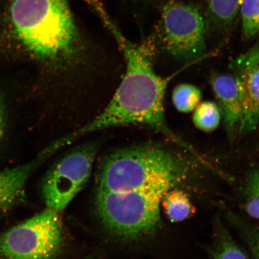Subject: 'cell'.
Masks as SVG:
<instances>
[{
	"label": "cell",
	"instance_id": "cell-1",
	"mask_svg": "<svg viewBox=\"0 0 259 259\" xmlns=\"http://www.w3.org/2000/svg\"><path fill=\"white\" fill-rule=\"evenodd\" d=\"M184 167L180 158L157 144L131 146L106 155L96 201L103 224L127 238L153 231L160 223L162 199L184 177Z\"/></svg>",
	"mask_w": 259,
	"mask_h": 259
},
{
	"label": "cell",
	"instance_id": "cell-2",
	"mask_svg": "<svg viewBox=\"0 0 259 259\" xmlns=\"http://www.w3.org/2000/svg\"><path fill=\"white\" fill-rule=\"evenodd\" d=\"M124 53L126 71L120 85L109 104L89 124L54 142L57 149L94 132L125 125H145L171 141L189 146L168 127L164 112L165 92L169 79L155 72L150 49L132 43L109 18L104 21Z\"/></svg>",
	"mask_w": 259,
	"mask_h": 259
},
{
	"label": "cell",
	"instance_id": "cell-3",
	"mask_svg": "<svg viewBox=\"0 0 259 259\" xmlns=\"http://www.w3.org/2000/svg\"><path fill=\"white\" fill-rule=\"evenodd\" d=\"M8 19L13 35L34 57L54 61L73 56L77 30L67 0H12Z\"/></svg>",
	"mask_w": 259,
	"mask_h": 259
},
{
	"label": "cell",
	"instance_id": "cell-4",
	"mask_svg": "<svg viewBox=\"0 0 259 259\" xmlns=\"http://www.w3.org/2000/svg\"><path fill=\"white\" fill-rule=\"evenodd\" d=\"M58 212L48 208L0 233V259H53L62 244Z\"/></svg>",
	"mask_w": 259,
	"mask_h": 259
},
{
	"label": "cell",
	"instance_id": "cell-5",
	"mask_svg": "<svg viewBox=\"0 0 259 259\" xmlns=\"http://www.w3.org/2000/svg\"><path fill=\"white\" fill-rule=\"evenodd\" d=\"M100 144L90 142L58 160L48 171L41 186L48 208L60 211L72 202L89 179Z\"/></svg>",
	"mask_w": 259,
	"mask_h": 259
},
{
	"label": "cell",
	"instance_id": "cell-6",
	"mask_svg": "<svg viewBox=\"0 0 259 259\" xmlns=\"http://www.w3.org/2000/svg\"><path fill=\"white\" fill-rule=\"evenodd\" d=\"M163 41L166 50L178 60L193 61L206 50L205 22L194 6L172 3L163 13Z\"/></svg>",
	"mask_w": 259,
	"mask_h": 259
},
{
	"label": "cell",
	"instance_id": "cell-7",
	"mask_svg": "<svg viewBox=\"0 0 259 259\" xmlns=\"http://www.w3.org/2000/svg\"><path fill=\"white\" fill-rule=\"evenodd\" d=\"M232 69L240 85L243 117L239 133L247 134L259 127V44L232 63Z\"/></svg>",
	"mask_w": 259,
	"mask_h": 259
},
{
	"label": "cell",
	"instance_id": "cell-8",
	"mask_svg": "<svg viewBox=\"0 0 259 259\" xmlns=\"http://www.w3.org/2000/svg\"><path fill=\"white\" fill-rule=\"evenodd\" d=\"M48 156L43 151L37 158L27 163L0 170V218L24 202L32 173Z\"/></svg>",
	"mask_w": 259,
	"mask_h": 259
},
{
	"label": "cell",
	"instance_id": "cell-9",
	"mask_svg": "<svg viewBox=\"0 0 259 259\" xmlns=\"http://www.w3.org/2000/svg\"><path fill=\"white\" fill-rule=\"evenodd\" d=\"M211 86L230 138L239 131L243 117V97L240 85L233 74H216Z\"/></svg>",
	"mask_w": 259,
	"mask_h": 259
},
{
	"label": "cell",
	"instance_id": "cell-10",
	"mask_svg": "<svg viewBox=\"0 0 259 259\" xmlns=\"http://www.w3.org/2000/svg\"><path fill=\"white\" fill-rule=\"evenodd\" d=\"M161 203L167 218L173 223L184 221L195 212L189 196L179 189H171L168 191Z\"/></svg>",
	"mask_w": 259,
	"mask_h": 259
},
{
	"label": "cell",
	"instance_id": "cell-11",
	"mask_svg": "<svg viewBox=\"0 0 259 259\" xmlns=\"http://www.w3.org/2000/svg\"><path fill=\"white\" fill-rule=\"evenodd\" d=\"M215 240L210 251L211 259H250L222 225L217 229Z\"/></svg>",
	"mask_w": 259,
	"mask_h": 259
},
{
	"label": "cell",
	"instance_id": "cell-12",
	"mask_svg": "<svg viewBox=\"0 0 259 259\" xmlns=\"http://www.w3.org/2000/svg\"><path fill=\"white\" fill-rule=\"evenodd\" d=\"M194 111L193 121L197 128L210 132L218 128L222 117L219 107L215 103L202 102Z\"/></svg>",
	"mask_w": 259,
	"mask_h": 259
},
{
	"label": "cell",
	"instance_id": "cell-13",
	"mask_svg": "<svg viewBox=\"0 0 259 259\" xmlns=\"http://www.w3.org/2000/svg\"><path fill=\"white\" fill-rule=\"evenodd\" d=\"M201 98V91L192 84H180L173 91L174 105L180 112L187 113L194 111L200 104Z\"/></svg>",
	"mask_w": 259,
	"mask_h": 259
},
{
	"label": "cell",
	"instance_id": "cell-14",
	"mask_svg": "<svg viewBox=\"0 0 259 259\" xmlns=\"http://www.w3.org/2000/svg\"><path fill=\"white\" fill-rule=\"evenodd\" d=\"M242 34L245 38L259 34V0H242L240 6Z\"/></svg>",
	"mask_w": 259,
	"mask_h": 259
},
{
	"label": "cell",
	"instance_id": "cell-15",
	"mask_svg": "<svg viewBox=\"0 0 259 259\" xmlns=\"http://www.w3.org/2000/svg\"><path fill=\"white\" fill-rule=\"evenodd\" d=\"M242 0H208L210 13L222 24H230L240 9Z\"/></svg>",
	"mask_w": 259,
	"mask_h": 259
},
{
	"label": "cell",
	"instance_id": "cell-16",
	"mask_svg": "<svg viewBox=\"0 0 259 259\" xmlns=\"http://www.w3.org/2000/svg\"><path fill=\"white\" fill-rule=\"evenodd\" d=\"M238 226L254 259H259V229L241 222Z\"/></svg>",
	"mask_w": 259,
	"mask_h": 259
},
{
	"label": "cell",
	"instance_id": "cell-17",
	"mask_svg": "<svg viewBox=\"0 0 259 259\" xmlns=\"http://www.w3.org/2000/svg\"><path fill=\"white\" fill-rule=\"evenodd\" d=\"M246 192L250 199L259 197V169L255 170L248 178Z\"/></svg>",
	"mask_w": 259,
	"mask_h": 259
},
{
	"label": "cell",
	"instance_id": "cell-18",
	"mask_svg": "<svg viewBox=\"0 0 259 259\" xmlns=\"http://www.w3.org/2000/svg\"><path fill=\"white\" fill-rule=\"evenodd\" d=\"M245 209L251 218L259 220V197L250 199L246 204Z\"/></svg>",
	"mask_w": 259,
	"mask_h": 259
},
{
	"label": "cell",
	"instance_id": "cell-19",
	"mask_svg": "<svg viewBox=\"0 0 259 259\" xmlns=\"http://www.w3.org/2000/svg\"><path fill=\"white\" fill-rule=\"evenodd\" d=\"M5 130V113L4 105L0 97V142L2 141L3 136H4Z\"/></svg>",
	"mask_w": 259,
	"mask_h": 259
}]
</instances>
